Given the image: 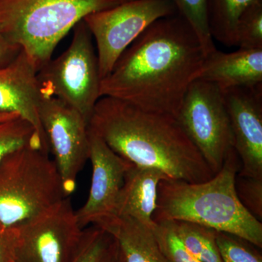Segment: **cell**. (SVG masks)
Returning a JSON list of instances; mask_svg holds the SVG:
<instances>
[{
  "instance_id": "obj_1",
  "label": "cell",
  "mask_w": 262,
  "mask_h": 262,
  "mask_svg": "<svg viewBox=\"0 0 262 262\" xmlns=\"http://www.w3.org/2000/svg\"><path fill=\"white\" fill-rule=\"evenodd\" d=\"M206 57L199 38L182 17L160 18L124 51L101 80V96L176 117Z\"/></svg>"
},
{
  "instance_id": "obj_2",
  "label": "cell",
  "mask_w": 262,
  "mask_h": 262,
  "mask_svg": "<svg viewBox=\"0 0 262 262\" xmlns=\"http://www.w3.org/2000/svg\"><path fill=\"white\" fill-rule=\"evenodd\" d=\"M89 129L123 159L158 169L170 179L199 183L214 176L173 115L102 96L95 106Z\"/></svg>"
},
{
  "instance_id": "obj_3",
  "label": "cell",
  "mask_w": 262,
  "mask_h": 262,
  "mask_svg": "<svg viewBox=\"0 0 262 262\" xmlns=\"http://www.w3.org/2000/svg\"><path fill=\"white\" fill-rule=\"evenodd\" d=\"M241 161L234 148L218 173L206 182L164 179L158 188L156 222L186 221L233 234L262 248V223L245 208L235 189Z\"/></svg>"
},
{
  "instance_id": "obj_4",
  "label": "cell",
  "mask_w": 262,
  "mask_h": 262,
  "mask_svg": "<svg viewBox=\"0 0 262 262\" xmlns=\"http://www.w3.org/2000/svg\"><path fill=\"white\" fill-rule=\"evenodd\" d=\"M122 0H0V34L25 52L38 71L62 39L87 15Z\"/></svg>"
},
{
  "instance_id": "obj_5",
  "label": "cell",
  "mask_w": 262,
  "mask_h": 262,
  "mask_svg": "<svg viewBox=\"0 0 262 262\" xmlns=\"http://www.w3.org/2000/svg\"><path fill=\"white\" fill-rule=\"evenodd\" d=\"M37 146L20 148L0 161V224L21 225L67 198L54 160Z\"/></svg>"
},
{
  "instance_id": "obj_6",
  "label": "cell",
  "mask_w": 262,
  "mask_h": 262,
  "mask_svg": "<svg viewBox=\"0 0 262 262\" xmlns=\"http://www.w3.org/2000/svg\"><path fill=\"white\" fill-rule=\"evenodd\" d=\"M70 47L37 72L42 96H53L73 108L87 123L101 97V77L93 37L83 20L74 27Z\"/></svg>"
},
{
  "instance_id": "obj_7",
  "label": "cell",
  "mask_w": 262,
  "mask_h": 262,
  "mask_svg": "<svg viewBox=\"0 0 262 262\" xmlns=\"http://www.w3.org/2000/svg\"><path fill=\"white\" fill-rule=\"evenodd\" d=\"M176 117L211 171L218 173L234 148L230 120L220 88L205 80L193 82Z\"/></svg>"
},
{
  "instance_id": "obj_8",
  "label": "cell",
  "mask_w": 262,
  "mask_h": 262,
  "mask_svg": "<svg viewBox=\"0 0 262 262\" xmlns=\"http://www.w3.org/2000/svg\"><path fill=\"white\" fill-rule=\"evenodd\" d=\"M12 229L14 262H74L84 234L70 196Z\"/></svg>"
},
{
  "instance_id": "obj_9",
  "label": "cell",
  "mask_w": 262,
  "mask_h": 262,
  "mask_svg": "<svg viewBox=\"0 0 262 262\" xmlns=\"http://www.w3.org/2000/svg\"><path fill=\"white\" fill-rule=\"evenodd\" d=\"M176 14L170 0H133L87 15L83 20L96 41L101 80L150 25Z\"/></svg>"
},
{
  "instance_id": "obj_10",
  "label": "cell",
  "mask_w": 262,
  "mask_h": 262,
  "mask_svg": "<svg viewBox=\"0 0 262 262\" xmlns=\"http://www.w3.org/2000/svg\"><path fill=\"white\" fill-rule=\"evenodd\" d=\"M39 117L63 190L70 196L89 160V124L78 112L53 96H42Z\"/></svg>"
},
{
  "instance_id": "obj_11",
  "label": "cell",
  "mask_w": 262,
  "mask_h": 262,
  "mask_svg": "<svg viewBox=\"0 0 262 262\" xmlns=\"http://www.w3.org/2000/svg\"><path fill=\"white\" fill-rule=\"evenodd\" d=\"M89 160L92 177L89 196L76 211L81 228L90 226L103 228L117 217V203L124 177L132 163L110 149L106 143L89 130Z\"/></svg>"
},
{
  "instance_id": "obj_12",
  "label": "cell",
  "mask_w": 262,
  "mask_h": 262,
  "mask_svg": "<svg viewBox=\"0 0 262 262\" xmlns=\"http://www.w3.org/2000/svg\"><path fill=\"white\" fill-rule=\"evenodd\" d=\"M222 92L241 161L237 175L262 179V84Z\"/></svg>"
},
{
  "instance_id": "obj_13",
  "label": "cell",
  "mask_w": 262,
  "mask_h": 262,
  "mask_svg": "<svg viewBox=\"0 0 262 262\" xmlns=\"http://www.w3.org/2000/svg\"><path fill=\"white\" fill-rule=\"evenodd\" d=\"M42 96L37 71L25 52L20 50L9 64L0 67V113L18 114L32 124L48 145L39 117Z\"/></svg>"
},
{
  "instance_id": "obj_14",
  "label": "cell",
  "mask_w": 262,
  "mask_h": 262,
  "mask_svg": "<svg viewBox=\"0 0 262 262\" xmlns=\"http://www.w3.org/2000/svg\"><path fill=\"white\" fill-rule=\"evenodd\" d=\"M198 80L230 88L262 84V49H241L232 53L215 49L206 57Z\"/></svg>"
},
{
  "instance_id": "obj_15",
  "label": "cell",
  "mask_w": 262,
  "mask_h": 262,
  "mask_svg": "<svg viewBox=\"0 0 262 262\" xmlns=\"http://www.w3.org/2000/svg\"><path fill=\"white\" fill-rule=\"evenodd\" d=\"M168 179V176L158 169L132 164L125 173L119 194L117 216L130 217L152 229L158 185L161 181Z\"/></svg>"
},
{
  "instance_id": "obj_16",
  "label": "cell",
  "mask_w": 262,
  "mask_h": 262,
  "mask_svg": "<svg viewBox=\"0 0 262 262\" xmlns=\"http://www.w3.org/2000/svg\"><path fill=\"white\" fill-rule=\"evenodd\" d=\"M101 229L115 239L124 262H168L152 229L134 219L117 216Z\"/></svg>"
},
{
  "instance_id": "obj_17",
  "label": "cell",
  "mask_w": 262,
  "mask_h": 262,
  "mask_svg": "<svg viewBox=\"0 0 262 262\" xmlns=\"http://www.w3.org/2000/svg\"><path fill=\"white\" fill-rule=\"evenodd\" d=\"M257 0H209L208 17L213 39L227 47L236 46V28L239 17Z\"/></svg>"
},
{
  "instance_id": "obj_18",
  "label": "cell",
  "mask_w": 262,
  "mask_h": 262,
  "mask_svg": "<svg viewBox=\"0 0 262 262\" xmlns=\"http://www.w3.org/2000/svg\"><path fill=\"white\" fill-rule=\"evenodd\" d=\"M166 222H170L181 244L200 261L222 262L216 242V230L186 221Z\"/></svg>"
},
{
  "instance_id": "obj_19",
  "label": "cell",
  "mask_w": 262,
  "mask_h": 262,
  "mask_svg": "<svg viewBox=\"0 0 262 262\" xmlns=\"http://www.w3.org/2000/svg\"><path fill=\"white\" fill-rule=\"evenodd\" d=\"M28 146H39L51 152L49 146L30 122L20 117L0 122V161L10 153Z\"/></svg>"
},
{
  "instance_id": "obj_20",
  "label": "cell",
  "mask_w": 262,
  "mask_h": 262,
  "mask_svg": "<svg viewBox=\"0 0 262 262\" xmlns=\"http://www.w3.org/2000/svg\"><path fill=\"white\" fill-rule=\"evenodd\" d=\"M182 17L199 38L206 56L215 48L210 32L208 3L209 0H170Z\"/></svg>"
},
{
  "instance_id": "obj_21",
  "label": "cell",
  "mask_w": 262,
  "mask_h": 262,
  "mask_svg": "<svg viewBox=\"0 0 262 262\" xmlns=\"http://www.w3.org/2000/svg\"><path fill=\"white\" fill-rule=\"evenodd\" d=\"M236 46L241 49H262V0H257L239 17Z\"/></svg>"
},
{
  "instance_id": "obj_22",
  "label": "cell",
  "mask_w": 262,
  "mask_h": 262,
  "mask_svg": "<svg viewBox=\"0 0 262 262\" xmlns=\"http://www.w3.org/2000/svg\"><path fill=\"white\" fill-rule=\"evenodd\" d=\"M216 242L222 262H262L259 248L241 237L217 232Z\"/></svg>"
},
{
  "instance_id": "obj_23",
  "label": "cell",
  "mask_w": 262,
  "mask_h": 262,
  "mask_svg": "<svg viewBox=\"0 0 262 262\" xmlns=\"http://www.w3.org/2000/svg\"><path fill=\"white\" fill-rule=\"evenodd\" d=\"M113 239L111 234L100 227H86L80 250L74 262H100Z\"/></svg>"
},
{
  "instance_id": "obj_24",
  "label": "cell",
  "mask_w": 262,
  "mask_h": 262,
  "mask_svg": "<svg viewBox=\"0 0 262 262\" xmlns=\"http://www.w3.org/2000/svg\"><path fill=\"white\" fill-rule=\"evenodd\" d=\"M152 231L168 262H202L181 244L170 222H156Z\"/></svg>"
},
{
  "instance_id": "obj_25",
  "label": "cell",
  "mask_w": 262,
  "mask_h": 262,
  "mask_svg": "<svg viewBox=\"0 0 262 262\" xmlns=\"http://www.w3.org/2000/svg\"><path fill=\"white\" fill-rule=\"evenodd\" d=\"M235 189L245 208L258 221H262V179L237 175Z\"/></svg>"
},
{
  "instance_id": "obj_26",
  "label": "cell",
  "mask_w": 262,
  "mask_h": 262,
  "mask_svg": "<svg viewBox=\"0 0 262 262\" xmlns=\"http://www.w3.org/2000/svg\"><path fill=\"white\" fill-rule=\"evenodd\" d=\"M0 262H14L13 232L0 224Z\"/></svg>"
},
{
  "instance_id": "obj_27",
  "label": "cell",
  "mask_w": 262,
  "mask_h": 262,
  "mask_svg": "<svg viewBox=\"0 0 262 262\" xmlns=\"http://www.w3.org/2000/svg\"><path fill=\"white\" fill-rule=\"evenodd\" d=\"M20 48L11 44L0 34V67L9 64L18 56Z\"/></svg>"
},
{
  "instance_id": "obj_28",
  "label": "cell",
  "mask_w": 262,
  "mask_h": 262,
  "mask_svg": "<svg viewBox=\"0 0 262 262\" xmlns=\"http://www.w3.org/2000/svg\"><path fill=\"white\" fill-rule=\"evenodd\" d=\"M100 262H124L120 248L117 246L115 239H113L110 247L108 248L107 251L104 253Z\"/></svg>"
},
{
  "instance_id": "obj_29",
  "label": "cell",
  "mask_w": 262,
  "mask_h": 262,
  "mask_svg": "<svg viewBox=\"0 0 262 262\" xmlns=\"http://www.w3.org/2000/svg\"><path fill=\"white\" fill-rule=\"evenodd\" d=\"M18 117L20 116L15 113H0V122L6 121Z\"/></svg>"
},
{
  "instance_id": "obj_30",
  "label": "cell",
  "mask_w": 262,
  "mask_h": 262,
  "mask_svg": "<svg viewBox=\"0 0 262 262\" xmlns=\"http://www.w3.org/2000/svg\"><path fill=\"white\" fill-rule=\"evenodd\" d=\"M122 1H123V3H126V2L133 1V0H122Z\"/></svg>"
}]
</instances>
